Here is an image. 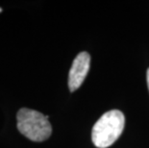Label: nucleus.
<instances>
[{
  "mask_svg": "<svg viewBox=\"0 0 149 148\" xmlns=\"http://www.w3.org/2000/svg\"><path fill=\"white\" fill-rule=\"evenodd\" d=\"M125 125L124 115L118 110L105 113L93 125L91 140L98 148L111 146L122 134Z\"/></svg>",
  "mask_w": 149,
  "mask_h": 148,
  "instance_id": "nucleus-1",
  "label": "nucleus"
},
{
  "mask_svg": "<svg viewBox=\"0 0 149 148\" xmlns=\"http://www.w3.org/2000/svg\"><path fill=\"white\" fill-rule=\"evenodd\" d=\"M17 129L30 140L43 141L52 134V127L48 116L35 110L22 108L17 115Z\"/></svg>",
  "mask_w": 149,
  "mask_h": 148,
  "instance_id": "nucleus-2",
  "label": "nucleus"
},
{
  "mask_svg": "<svg viewBox=\"0 0 149 148\" xmlns=\"http://www.w3.org/2000/svg\"><path fill=\"white\" fill-rule=\"evenodd\" d=\"M90 65L91 56L88 52H81L76 56L68 73V88L71 92L79 89L83 84L90 70Z\"/></svg>",
  "mask_w": 149,
  "mask_h": 148,
  "instance_id": "nucleus-3",
  "label": "nucleus"
},
{
  "mask_svg": "<svg viewBox=\"0 0 149 148\" xmlns=\"http://www.w3.org/2000/svg\"><path fill=\"white\" fill-rule=\"evenodd\" d=\"M146 79H147V86L149 90V68L147 69V73H146Z\"/></svg>",
  "mask_w": 149,
  "mask_h": 148,
  "instance_id": "nucleus-4",
  "label": "nucleus"
},
{
  "mask_svg": "<svg viewBox=\"0 0 149 148\" xmlns=\"http://www.w3.org/2000/svg\"><path fill=\"white\" fill-rule=\"evenodd\" d=\"M2 12V8H0V13H1Z\"/></svg>",
  "mask_w": 149,
  "mask_h": 148,
  "instance_id": "nucleus-5",
  "label": "nucleus"
}]
</instances>
